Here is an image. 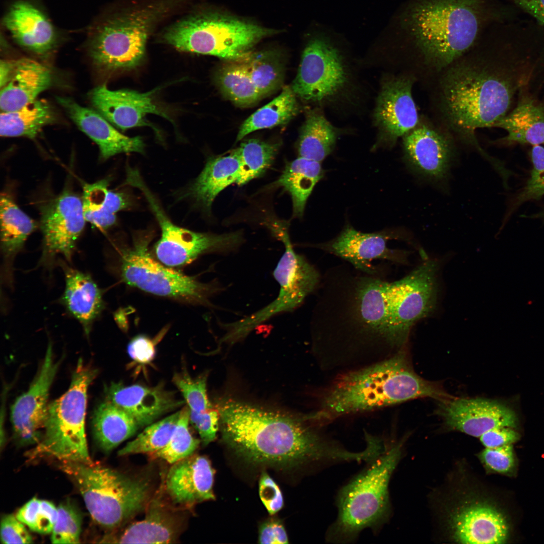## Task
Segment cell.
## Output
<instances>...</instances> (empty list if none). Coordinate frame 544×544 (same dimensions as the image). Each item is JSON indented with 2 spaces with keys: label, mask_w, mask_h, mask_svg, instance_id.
Returning a JSON list of instances; mask_svg holds the SVG:
<instances>
[{
  "label": "cell",
  "mask_w": 544,
  "mask_h": 544,
  "mask_svg": "<svg viewBox=\"0 0 544 544\" xmlns=\"http://www.w3.org/2000/svg\"><path fill=\"white\" fill-rule=\"evenodd\" d=\"M540 61L491 51L482 37L437 74L434 103L439 123L491 161L475 136L507 114L516 94L532 81Z\"/></svg>",
  "instance_id": "1"
},
{
  "label": "cell",
  "mask_w": 544,
  "mask_h": 544,
  "mask_svg": "<svg viewBox=\"0 0 544 544\" xmlns=\"http://www.w3.org/2000/svg\"><path fill=\"white\" fill-rule=\"evenodd\" d=\"M225 441L249 461L277 465H320L358 461L359 452L325 438L300 419L247 403L227 400L218 407Z\"/></svg>",
  "instance_id": "2"
},
{
  "label": "cell",
  "mask_w": 544,
  "mask_h": 544,
  "mask_svg": "<svg viewBox=\"0 0 544 544\" xmlns=\"http://www.w3.org/2000/svg\"><path fill=\"white\" fill-rule=\"evenodd\" d=\"M491 17L488 0H409L382 36L436 76L477 44Z\"/></svg>",
  "instance_id": "3"
},
{
  "label": "cell",
  "mask_w": 544,
  "mask_h": 544,
  "mask_svg": "<svg viewBox=\"0 0 544 544\" xmlns=\"http://www.w3.org/2000/svg\"><path fill=\"white\" fill-rule=\"evenodd\" d=\"M451 397L437 384L419 376L401 349L382 362L339 377L322 396L318 410L305 417L322 425L346 415L411 399Z\"/></svg>",
  "instance_id": "4"
},
{
  "label": "cell",
  "mask_w": 544,
  "mask_h": 544,
  "mask_svg": "<svg viewBox=\"0 0 544 544\" xmlns=\"http://www.w3.org/2000/svg\"><path fill=\"white\" fill-rule=\"evenodd\" d=\"M403 441L385 444L383 452L339 491L338 514L327 532V541L347 543L365 528L376 532L390 513L389 484L402 455Z\"/></svg>",
  "instance_id": "5"
},
{
  "label": "cell",
  "mask_w": 544,
  "mask_h": 544,
  "mask_svg": "<svg viewBox=\"0 0 544 544\" xmlns=\"http://www.w3.org/2000/svg\"><path fill=\"white\" fill-rule=\"evenodd\" d=\"M189 1L153 0L102 18L90 32L88 51L93 63L106 72L136 67L157 25Z\"/></svg>",
  "instance_id": "6"
},
{
  "label": "cell",
  "mask_w": 544,
  "mask_h": 544,
  "mask_svg": "<svg viewBox=\"0 0 544 544\" xmlns=\"http://www.w3.org/2000/svg\"><path fill=\"white\" fill-rule=\"evenodd\" d=\"M59 467L76 485L93 520L105 528L123 525L149 502L146 480L94 463L63 461Z\"/></svg>",
  "instance_id": "7"
},
{
  "label": "cell",
  "mask_w": 544,
  "mask_h": 544,
  "mask_svg": "<svg viewBox=\"0 0 544 544\" xmlns=\"http://www.w3.org/2000/svg\"><path fill=\"white\" fill-rule=\"evenodd\" d=\"M275 33V30L232 17L200 12L170 25L160 37L163 42L181 51L241 61L259 40Z\"/></svg>",
  "instance_id": "8"
},
{
  "label": "cell",
  "mask_w": 544,
  "mask_h": 544,
  "mask_svg": "<svg viewBox=\"0 0 544 544\" xmlns=\"http://www.w3.org/2000/svg\"><path fill=\"white\" fill-rule=\"evenodd\" d=\"M346 44L339 34L322 24L317 25L303 50L291 86L297 97L318 106L348 98L353 76Z\"/></svg>",
  "instance_id": "9"
},
{
  "label": "cell",
  "mask_w": 544,
  "mask_h": 544,
  "mask_svg": "<svg viewBox=\"0 0 544 544\" xmlns=\"http://www.w3.org/2000/svg\"><path fill=\"white\" fill-rule=\"evenodd\" d=\"M97 373L79 360L69 389L49 403L41 439L29 452L31 458L46 456L60 461L94 463L88 449L85 417L88 390Z\"/></svg>",
  "instance_id": "10"
},
{
  "label": "cell",
  "mask_w": 544,
  "mask_h": 544,
  "mask_svg": "<svg viewBox=\"0 0 544 544\" xmlns=\"http://www.w3.org/2000/svg\"><path fill=\"white\" fill-rule=\"evenodd\" d=\"M150 237L136 238L122 251L120 269L126 284L153 295L197 304H207L220 290L217 283H205L165 266L149 253Z\"/></svg>",
  "instance_id": "11"
},
{
  "label": "cell",
  "mask_w": 544,
  "mask_h": 544,
  "mask_svg": "<svg viewBox=\"0 0 544 544\" xmlns=\"http://www.w3.org/2000/svg\"><path fill=\"white\" fill-rule=\"evenodd\" d=\"M285 251L273 271L280 286L278 297L266 306L250 316L226 325L228 337L236 342L271 317L291 312L316 290L321 277L318 270L293 248L289 238L283 241Z\"/></svg>",
  "instance_id": "12"
},
{
  "label": "cell",
  "mask_w": 544,
  "mask_h": 544,
  "mask_svg": "<svg viewBox=\"0 0 544 544\" xmlns=\"http://www.w3.org/2000/svg\"><path fill=\"white\" fill-rule=\"evenodd\" d=\"M144 196L161 231V236L155 246L156 256L166 266H183L203 254L229 253L237 249L243 242L240 231L222 234L200 233L175 225L151 190H146Z\"/></svg>",
  "instance_id": "13"
},
{
  "label": "cell",
  "mask_w": 544,
  "mask_h": 544,
  "mask_svg": "<svg viewBox=\"0 0 544 544\" xmlns=\"http://www.w3.org/2000/svg\"><path fill=\"white\" fill-rule=\"evenodd\" d=\"M416 80L411 73L383 77L373 114L378 145L394 146L418 123L420 116L412 93Z\"/></svg>",
  "instance_id": "14"
},
{
  "label": "cell",
  "mask_w": 544,
  "mask_h": 544,
  "mask_svg": "<svg viewBox=\"0 0 544 544\" xmlns=\"http://www.w3.org/2000/svg\"><path fill=\"white\" fill-rule=\"evenodd\" d=\"M454 137L440 123L420 116L417 124L402 137L404 157L409 167L427 180H443L455 157Z\"/></svg>",
  "instance_id": "15"
},
{
  "label": "cell",
  "mask_w": 544,
  "mask_h": 544,
  "mask_svg": "<svg viewBox=\"0 0 544 544\" xmlns=\"http://www.w3.org/2000/svg\"><path fill=\"white\" fill-rule=\"evenodd\" d=\"M86 221L82 199L72 191H64L46 204L41 214L43 249L39 264L51 266L59 255L71 262Z\"/></svg>",
  "instance_id": "16"
},
{
  "label": "cell",
  "mask_w": 544,
  "mask_h": 544,
  "mask_svg": "<svg viewBox=\"0 0 544 544\" xmlns=\"http://www.w3.org/2000/svg\"><path fill=\"white\" fill-rule=\"evenodd\" d=\"M59 364L54 359L49 343L35 378L12 406L13 436L20 446L37 444L41 439L48 412L49 391Z\"/></svg>",
  "instance_id": "17"
},
{
  "label": "cell",
  "mask_w": 544,
  "mask_h": 544,
  "mask_svg": "<svg viewBox=\"0 0 544 544\" xmlns=\"http://www.w3.org/2000/svg\"><path fill=\"white\" fill-rule=\"evenodd\" d=\"M402 238L395 232L383 231L366 233L347 225L334 239L314 245V247L345 259L357 270L369 275H380L372 264L381 259L400 264L407 263L408 252L390 249L387 242L393 239Z\"/></svg>",
  "instance_id": "18"
},
{
  "label": "cell",
  "mask_w": 544,
  "mask_h": 544,
  "mask_svg": "<svg viewBox=\"0 0 544 544\" xmlns=\"http://www.w3.org/2000/svg\"><path fill=\"white\" fill-rule=\"evenodd\" d=\"M450 511L447 523L453 540L461 543H504L509 527L502 513L479 498H466Z\"/></svg>",
  "instance_id": "19"
},
{
  "label": "cell",
  "mask_w": 544,
  "mask_h": 544,
  "mask_svg": "<svg viewBox=\"0 0 544 544\" xmlns=\"http://www.w3.org/2000/svg\"><path fill=\"white\" fill-rule=\"evenodd\" d=\"M439 415L450 429L480 437L496 427L516 426L514 413L496 401L483 398H453L440 401Z\"/></svg>",
  "instance_id": "20"
},
{
  "label": "cell",
  "mask_w": 544,
  "mask_h": 544,
  "mask_svg": "<svg viewBox=\"0 0 544 544\" xmlns=\"http://www.w3.org/2000/svg\"><path fill=\"white\" fill-rule=\"evenodd\" d=\"M152 92L141 93L121 89L111 90L105 85L90 92L91 102L96 109L111 124L122 130L150 126L147 114H154L172 121L168 114L154 102Z\"/></svg>",
  "instance_id": "21"
},
{
  "label": "cell",
  "mask_w": 544,
  "mask_h": 544,
  "mask_svg": "<svg viewBox=\"0 0 544 544\" xmlns=\"http://www.w3.org/2000/svg\"><path fill=\"white\" fill-rule=\"evenodd\" d=\"M105 400L131 416L141 428L152 424L162 415L184 403L162 384L150 387L112 382L105 387Z\"/></svg>",
  "instance_id": "22"
},
{
  "label": "cell",
  "mask_w": 544,
  "mask_h": 544,
  "mask_svg": "<svg viewBox=\"0 0 544 544\" xmlns=\"http://www.w3.org/2000/svg\"><path fill=\"white\" fill-rule=\"evenodd\" d=\"M57 101L78 127L98 146L103 160L120 153H143L141 137H129L116 129L96 110L83 107L72 99L57 97Z\"/></svg>",
  "instance_id": "23"
},
{
  "label": "cell",
  "mask_w": 544,
  "mask_h": 544,
  "mask_svg": "<svg viewBox=\"0 0 544 544\" xmlns=\"http://www.w3.org/2000/svg\"><path fill=\"white\" fill-rule=\"evenodd\" d=\"M3 22L16 43L32 53L45 55L56 46L58 35L55 28L41 9L31 2L14 3Z\"/></svg>",
  "instance_id": "24"
},
{
  "label": "cell",
  "mask_w": 544,
  "mask_h": 544,
  "mask_svg": "<svg viewBox=\"0 0 544 544\" xmlns=\"http://www.w3.org/2000/svg\"><path fill=\"white\" fill-rule=\"evenodd\" d=\"M215 472L207 457L191 455L172 464L166 478V491L174 502L184 506L214 500Z\"/></svg>",
  "instance_id": "25"
},
{
  "label": "cell",
  "mask_w": 544,
  "mask_h": 544,
  "mask_svg": "<svg viewBox=\"0 0 544 544\" xmlns=\"http://www.w3.org/2000/svg\"><path fill=\"white\" fill-rule=\"evenodd\" d=\"M57 263L63 271L65 280L61 302L69 313L81 323L88 336L93 322L103 309L101 291L90 275L72 267L61 259Z\"/></svg>",
  "instance_id": "26"
},
{
  "label": "cell",
  "mask_w": 544,
  "mask_h": 544,
  "mask_svg": "<svg viewBox=\"0 0 544 544\" xmlns=\"http://www.w3.org/2000/svg\"><path fill=\"white\" fill-rule=\"evenodd\" d=\"M181 523L162 504L153 502L145 517L133 522L103 540L117 543H170L177 540Z\"/></svg>",
  "instance_id": "27"
},
{
  "label": "cell",
  "mask_w": 544,
  "mask_h": 544,
  "mask_svg": "<svg viewBox=\"0 0 544 544\" xmlns=\"http://www.w3.org/2000/svg\"><path fill=\"white\" fill-rule=\"evenodd\" d=\"M52 82L49 70L29 58L17 59L12 78L1 90V112L18 110L36 100Z\"/></svg>",
  "instance_id": "28"
},
{
  "label": "cell",
  "mask_w": 544,
  "mask_h": 544,
  "mask_svg": "<svg viewBox=\"0 0 544 544\" xmlns=\"http://www.w3.org/2000/svg\"><path fill=\"white\" fill-rule=\"evenodd\" d=\"M37 227L36 222L22 211L7 193L1 196V245L3 255L2 279L6 285L13 282V264L28 237Z\"/></svg>",
  "instance_id": "29"
},
{
  "label": "cell",
  "mask_w": 544,
  "mask_h": 544,
  "mask_svg": "<svg viewBox=\"0 0 544 544\" xmlns=\"http://www.w3.org/2000/svg\"><path fill=\"white\" fill-rule=\"evenodd\" d=\"M241 161L234 150L230 154L210 158L201 173L185 192L186 196L209 212L218 194L232 183H237Z\"/></svg>",
  "instance_id": "30"
},
{
  "label": "cell",
  "mask_w": 544,
  "mask_h": 544,
  "mask_svg": "<svg viewBox=\"0 0 544 544\" xmlns=\"http://www.w3.org/2000/svg\"><path fill=\"white\" fill-rule=\"evenodd\" d=\"M492 127L504 129L507 135L500 143H517L533 146L544 144V105L524 97L512 111Z\"/></svg>",
  "instance_id": "31"
},
{
  "label": "cell",
  "mask_w": 544,
  "mask_h": 544,
  "mask_svg": "<svg viewBox=\"0 0 544 544\" xmlns=\"http://www.w3.org/2000/svg\"><path fill=\"white\" fill-rule=\"evenodd\" d=\"M92 423L94 439L105 452L113 450L141 428L131 416L106 400L94 411Z\"/></svg>",
  "instance_id": "32"
},
{
  "label": "cell",
  "mask_w": 544,
  "mask_h": 544,
  "mask_svg": "<svg viewBox=\"0 0 544 544\" xmlns=\"http://www.w3.org/2000/svg\"><path fill=\"white\" fill-rule=\"evenodd\" d=\"M323 175L320 162L299 157L286 164L283 173L271 186H282L290 194L293 215L301 218L309 196Z\"/></svg>",
  "instance_id": "33"
},
{
  "label": "cell",
  "mask_w": 544,
  "mask_h": 544,
  "mask_svg": "<svg viewBox=\"0 0 544 544\" xmlns=\"http://www.w3.org/2000/svg\"><path fill=\"white\" fill-rule=\"evenodd\" d=\"M108 185L106 179L86 184L82 198L86 221L105 229L115 224L116 213L126 209L130 204L126 194L109 190Z\"/></svg>",
  "instance_id": "34"
},
{
  "label": "cell",
  "mask_w": 544,
  "mask_h": 544,
  "mask_svg": "<svg viewBox=\"0 0 544 544\" xmlns=\"http://www.w3.org/2000/svg\"><path fill=\"white\" fill-rule=\"evenodd\" d=\"M339 133L319 108L311 110L300 130L299 157L321 162L334 149Z\"/></svg>",
  "instance_id": "35"
},
{
  "label": "cell",
  "mask_w": 544,
  "mask_h": 544,
  "mask_svg": "<svg viewBox=\"0 0 544 544\" xmlns=\"http://www.w3.org/2000/svg\"><path fill=\"white\" fill-rule=\"evenodd\" d=\"M55 120V113L48 103L36 99L18 110L1 112L0 134L34 139L43 127Z\"/></svg>",
  "instance_id": "36"
},
{
  "label": "cell",
  "mask_w": 544,
  "mask_h": 544,
  "mask_svg": "<svg viewBox=\"0 0 544 544\" xmlns=\"http://www.w3.org/2000/svg\"><path fill=\"white\" fill-rule=\"evenodd\" d=\"M297 96L291 86H285L281 93L260 108L241 124L236 142L254 131L287 124L298 114Z\"/></svg>",
  "instance_id": "37"
},
{
  "label": "cell",
  "mask_w": 544,
  "mask_h": 544,
  "mask_svg": "<svg viewBox=\"0 0 544 544\" xmlns=\"http://www.w3.org/2000/svg\"><path fill=\"white\" fill-rule=\"evenodd\" d=\"M216 81L223 95L239 106H249L262 97L242 61L223 65L217 73Z\"/></svg>",
  "instance_id": "38"
},
{
  "label": "cell",
  "mask_w": 544,
  "mask_h": 544,
  "mask_svg": "<svg viewBox=\"0 0 544 544\" xmlns=\"http://www.w3.org/2000/svg\"><path fill=\"white\" fill-rule=\"evenodd\" d=\"M242 61L261 97L270 94L281 87L284 67L276 52H251Z\"/></svg>",
  "instance_id": "39"
},
{
  "label": "cell",
  "mask_w": 544,
  "mask_h": 544,
  "mask_svg": "<svg viewBox=\"0 0 544 544\" xmlns=\"http://www.w3.org/2000/svg\"><path fill=\"white\" fill-rule=\"evenodd\" d=\"M280 144L268 143L256 139H248L235 150L241 161V170L237 184L243 185L262 175L270 167Z\"/></svg>",
  "instance_id": "40"
},
{
  "label": "cell",
  "mask_w": 544,
  "mask_h": 544,
  "mask_svg": "<svg viewBox=\"0 0 544 544\" xmlns=\"http://www.w3.org/2000/svg\"><path fill=\"white\" fill-rule=\"evenodd\" d=\"M180 411L148 426L118 452L119 456L136 454L151 455L164 447L176 426Z\"/></svg>",
  "instance_id": "41"
},
{
  "label": "cell",
  "mask_w": 544,
  "mask_h": 544,
  "mask_svg": "<svg viewBox=\"0 0 544 544\" xmlns=\"http://www.w3.org/2000/svg\"><path fill=\"white\" fill-rule=\"evenodd\" d=\"M189 423V409L184 407L180 411L178 421L168 443L151 456L173 464L192 455L198 448L200 440L192 436Z\"/></svg>",
  "instance_id": "42"
},
{
  "label": "cell",
  "mask_w": 544,
  "mask_h": 544,
  "mask_svg": "<svg viewBox=\"0 0 544 544\" xmlns=\"http://www.w3.org/2000/svg\"><path fill=\"white\" fill-rule=\"evenodd\" d=\"M58 515L51 502L33 498L18 511L16 517L31 530L42 534L51 533Z\"/></svg>",
  "instance_id": "43"
},
{
  "label": "cell",
  "mask_w": 544,
  "mask_h": 544,
  "mask_svg": "<svg viewBox=\"0 0 544 544\" xmlns=\"http://www.w3.org/2000/svg\"><path fill=\"white\" fill-rule=\"evenodd\" d=\"M206 374L192 378L185 368L175 373L173 382L181 392L190 410L203 413L212 408L207 393Z\"/></svg>",
  "instance_id": "44"
},
{
  "label": "cell",
  "mask_w": 544,
  "mask_h": 544,
  "mask_svg": "<svg viewBox=\"0 0 544 544\" xmlns=\"http://www.w3.org/2000/svg\"><path fill=\"white\" fill-rule=\"evenodd\" d=\"M57 509V518L51 532V542L80 543L82 525L80 512L69 502L59 505Z\"/></svg>",
  "instance_id": "45"
},
{
  "label": "cell",
  "mask_w": 544,
  "mask_h": 544,
  "mask_svg": "<svg viewBox=\"0 0 544 544\" xmlns=\"http://www.w3.org/2000/svg\"><path fill=\"white\" fill-rule=\"evenodd\" d=\"M532 169L524 188L516 198V205L539 199L544 195V148L532 146L531 152Z\"/></svg>",
  "instance_id": "46"
},
{
  "label": "cell",
  "mask_w": 544,
  "mask_h": 544,
  "mask_svg": "<svg viewBox=\"0 0 544 544\" xmlns=\"http://www.w3.org/2000/svg\"><path fill=\"white\" fill-rule=\"evenodd\" d=\"M478 456L489 472L510 474L515 468V458L512 444L496 447H485Z\"/></svg>",
  "instance_id": "47"
},
{
  "label": "cell",
  "mask_w": 544,
  "mask_h": 544,
  "mask_svg": "<svg viewBox=\"0 0 544 544\" xmlns=\"http://www.w3.org/2000/svg\"><path fill=\"white\" fill-rule=\"evenodd\" d=\"M164 334L162 331L154 339L144 335H139L130 341L127 351L132 362L128 367L129 369L135 368L136 375L142 371L145 372L146 367L152 363L156 356V344Z\"/></svg>",
  "instance_id": "48"
},
{
  "label": "cell",
  "mask_w": 544,
  "mask_h": 544,
  "mask_svg": "<svg viewBox=\"0 0 544 544\" xmlns=\"http://www.w3.org/2000/svg\"><path fill=\"white\" fill-rule=\"evenodd\" d=\"M189 422L198 432L205 445L215 439L220 425L218 410L213 407L203 413H197L189 410Z\"/></svg>",
  "instance_id": "49"
},
{
  "label": "cell",
  "mask_w": 544,
  "mask_h": 544,
  "mask_svg": "<svg viewBox=\"0 0 544 544\" xmlns=\"http://www.w3.org/2000/svg\"><path fill=\"white\" fill-rule=\"evenodd\" d=\"M1 540L3 543H31L33 538L24 523L16 516L5 515L1 523Z\"/></svg>",
  "instance_id": "50"
},
{
  "label": "cell",
  "mask_w": 544,
  "mask_h": 544,
  "mask_svg": "<svg viewBox=\"0 0 544 544\" xmlns=\"http://www.w3.org/2000/svg\"><path fill=\"white\" fill-rule=\"evenodd\" d=\"M261 500L270 515L280 511L283 506L281 491L276 482L266 472H263L259 482Z\"/></svg>",
  "instance_id": "51"
},
{
  "label": "cell",
  "mask_w": 544,
  "mask_h": 544,
  "mask_svg": "<svg viewBox=\"0 0 544 544\" xmlns=\"http://www.w3.org/2000/svg\"><path fill=\"white\" fill-rule=\"evenodd\" d=\"M480 441L485 447H496L512 444L519 439V434L510 427L493 428L481 435Z\"/></svg>",
  "instance_id": "52"
},
{
  "label": "cell",
  "mask_w": 544,
  "mask_h": 544,
  "mask_svg": "<svg viewBox=\"0 0 544 544\" xmlns=\"http://www.w3.org/2000/svg\"><path fill=\"white\" fill-rule=\"evenodd\" d=\"M260 543H288V538L285 528L278 520L271 519L263 523L259 530Z\"/></svg>",
  "instance_id": "53"
},
{
  "label": "cell",
  "mask_w": 544,
  "mask_h": 544,
  "mask_svg": "<svg viewBox=\"0 0 544 544\" xmlns=\"http://www.w3.org/2000/svg\"><path fill=\"white\" fill-rule=\"evenodd\" d=\"M544 25V0H512Z\"/></svg>",
  "instance_id": "54"
},
{
  "label": "cell",
  "mask_w": 544,
  "mask_h": 544,
  "mask_svg": "<svg viewBox=\"0 0 544 544\" xmlns=\"http://www.w3.org/2000/svg\"><path fill=\"white\" fill-rule=\"evenodd\" d=\"M17 60H1L0 64L1 88L10 80L14 73Z\"/></svg>",
  "instance_id": "55"
},
{
  "label": "cell",
  "mask_w": 544,
  "mask_h": 544,
  "mask_svg": "<svg viewBox=\"0 0 544 544\" xmlns=\"http://www.w3.org/2000/svg\"><path fill=\"white\" fill-rule=\"evenodd\" d=\"M533 218H538L542 221H544V208L537 214H534L532 216Z\"/></svg>",
  "instance_id": "56"
}]
</instances>
